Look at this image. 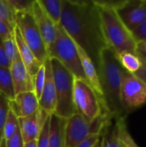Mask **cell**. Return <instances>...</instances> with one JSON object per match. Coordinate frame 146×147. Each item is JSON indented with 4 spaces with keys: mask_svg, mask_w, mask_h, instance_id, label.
I'll return each mask as SVG.
<instances>
[{
    "mask_svg": "<svg viewBox=\"0 0 146 147\" xmlns=\"http://www.w3.org/2000/svg\"><path fill=\"white\" fill-rule=\"evenodd\" d=\"M49 127H50V117L44 124L40 135L37 139V147H48L49 139Z\"/></svg>",
    "mask_w": 146,
    "mask_h": 147,
    "instance_id": "cell-30",
    "label": "cell"
},
{
    "mask_svg": "<svg viewBox=\"0 0 146 147\" xmlns=\"http://www.w3.org/2000/svg\"><path fill=\"white\" fill-rule=\"evenodd\" d=\"M116 10L126 28L132 30L146 20V0L124 1Z\"/></svg>",
    "mask_w": 146,
    "mask_h": 147,
    "instance_id": "cell-11",
    "label": "cell"
},
{
    "mask_svg": "<svg viewBox=\"0 0 146 147\" xmlns=\"http://www.w3.org/2000/svg\"><path fill=\"white\" fill-rule=\"evenodd\" d=\"M136 55L146 59V40L138 41L136 44Z\"/></svg>",
    "mask_w": 146,
    "mask_h": 147,
    "instance_id": "cell-37",
    "label": "cell"
},
{
    "mask_svg": "<svg viewBox=\"0 0 146 147\" xmlns=\"http://www.w3.org/2000/svg\"><path fill=\"white\" fill-rule=\"evenodd\" d=\"M3 47H4L5 55H6V57L9 62V65H10V63L12 62V60L14 59V58L17 53V47H16V45H15V42L14 40V34L12 37H10L9 39L3 40Z\"/></svg>",
    "mask_w": 146,
    "mask_h": 147,
    "instance_id": "cell-28",
    "label": "cell"
},
{
    "mask_svg": "<svg viewBox=\"0 0 146 147\" xmlns=\"http://www.w3.org/2000/svg\"><path fill=\"white\" fill-rule=\"evenodd\" d=\"M3 140V132L0 131V146H1V143H2V140Z\"/></svg>",
    "mask_w": 146,
    "mask_h": 147,
    "instance_id": "cell-39",
    "label": "cell"
},
{
    "mask_svg": "<svg viewBox=\"0 0 146 147\" xmlns=\"http://www.w3.org/2000/svg\"><path fill=\"white\" fill-rule=\"evenodd\" d=\"M113 118L107 113H102L94 121H88L79 113L65 121V147H77L92 134L102 135L104 130L112 125Z\"/></svg>",
    "mask_w": 146,
    "mask_h": 147,
    "instance_id": "cell-4",
    "label": "cell"
},
{
    "mask_svg": "<svg viewBox=\"0 0 146 147\" xmlns=\"http://www.w3.org/2000/svg\"><path fill=\"white\" fill-rule=\"evenodd\" d=\"M32 15L40 32L47 51V49L51 47L56 38L57 25L46 15V13L41 7L39 0H34L33 2Z\"/></svg>",
    "mask_w": 146,
    "mask_h": 147,
    "instance_id": "cell-12",
    "label": "cell"
},
{
    "mask_svg": "<svg viewBox=\"0 0 146 147\" xmlns=\"http://www.w3.org/2000/svg\"><path fill=\"white\" fill-rule=\"evenodd\" d=\"M16 12H32L34 0H9Z\"/></svg>",
    "mask_w": 146,
    "mask_h": 147,
    "instance_id": "cell-29",
    "label": "cell"
},
{
    "mask_svg": "<svg viewBox=\"0 0 146 147\" xmlns=\"http://www.w3.org/2000/svg\"><path fill=\"white\" fill-rule=\"evenodd\" d=\"M43 65L46 71L45 84L42 94L39 99V106L51 115L54 114L56 109V89L49 57L45 60Z\"/></svg>",
    "mask_w": 146,
    "mask_h": 147,
    "instance_id": "cell-14",
    "label": "cell"
},
{
    "mask_svg": "<svg viewBox=\"0 0 146 147\" xmlns=\"http://www.w3.org/2000/svg\"><path fill=\"white\" fill-rule=\"evenodd\" d=\"M115 125L118 130V136L120 147H139L130 134L125 118H120L115 121Z\"/></svg>",
    "mask_w": 146,
    "mask_h": 147,
    "instance_id": "cell-23",
    "label": "cell"
},
{
    "mask_svg": "<svg viewBox=\"0 0 146 147\" xmlns=\"http://www.w3.org/2000/svg\"><path fill=\"white\" fill-rule=\"evenodd\" d=\"M0 147H6V142H5V140L3 139L2 140V143H1V146Z\"/></svg>",
    "mask_w": 146,
    "mask_h": 147,
    "instance_id": "cell-41",
    "label": "cell"
},
{
    "mask_svg": "<svg viewBox=\"0 0 146 147\" xmlns=\"http://www.w3.org/2000/svg\"><path fill=\"white\" fill-rule=\"evenodd\" d=\"M131 32L137 42L141 40H146V20L137 27H135L133 29H132Z\"/></svg>",
    "mask_w": 146,
    "mask_h": 147,
    "instance_id": "cell-31",
    "label": "cell"
},
{
    "mask_svg": "<svg viewBox=\"0 0 146 147\" xmlns=\"http://www.w3.org/2000/svg\"><path fill=\"white\" fill-rule=\"evenodd\" d=\"M9 100L2 93H0V131L3 132L4 123L9 111Z\"/></svg>",
    "mask_w": 146,
    "mask_h": 147,
    "instance_id": "cell-27",
    "label": "cell"
},
{
    "mask_svg": "<svg viewBox=\"0 0 146 147\" xmlns=\"http://www.w3.org/2000/svg\"><path fill=\"white\" fill-rule=\"evenodd\" d=\"M9 71L11 73L15 95L21 92L34 91L33 78L29 75L28 71H27L18 53V51L14 59L10 63Z\"/></svg>",
    "mask_w": 146,
    "mask_h": 147,
    "instance_id": "cell-13",
    "label": "cell"
},
{
    "mask_svg": "<svg viewBox=\"0 0 146 147\" xmlns=\"http://www.w3.org/2000/svg\"><path fill=\"white\" fill-rule=\"evenodd\" d=\"M101 137L102 135L100 134H92L83 140L77 147H93L97 141L101 140Z\"/></svg>",
    "mask_w": 146,
    "mask_h": 147,
    "instance_id": "cell-33",
    "label": "cell"
},
{
    "mask_svg": "<svg viewBox=\"0 0 146 147\" xmlns=\"http://www.w3.org/2000/svg\"><path fill=\"white\" fill-rule=\"evenodd\" d=\"M120 100L126 115L138 109L146 103V84L134 74L126 71L123 72Z\"/></svg>",
    "mask_w": 146,
    "mask_h": 147,
    "instance_id": "cell-9",
    "label": "cell"
},
{
    "mask_svg": "<svg viewBox=\"0 0 146 147\" xmlns=\"http://www.w3.org/2000/svg\"><path fill=\"white\" fill-rule=\"evenodd\" d=\"M9 109L17 118L27 117L35 113L40 106L39 100L34 91L16 94L13 100H9Z\"/></svg>",
    "mask_w": 146,
    "mask_h": 147,
    "instance_id": "cell-15",
    "label": "cell"
},
{
    "mask_svg": "<svg viewBox=\"0 0 146 147\" xmlns=\"http://www.w3.org/2000/svg\"><path fill=\"white\" fill-rule=\"evenodd\" d=\"M77 52H78V54H79L82 68H83L86 81L89 84V85L96 92L99 98L102 100V102L104 103V105L106 107L104 98H103V93H102V86H101V84H100V79H99L98 72H97V69H96V65H94L93 61L87 55V53L82 48H80L79 47L77 46ZM106 109H107V107H106Z\"/></svg>",
    "mask_w": 146,
    "mask_h": 147,
    "instance_id": "cell-17",
    "label": "cell"
},
{
    "mask_svg": "<svg viewBox=\"0 0 146 147\" xmlns=\"http://www.w3.org/2000/svg\"><path fill=\"white\" fill-rule=\"evenodd\" d=\"M62 1L59 24L76 45L87 53L97 69L100 53L108 45L103 36L96 4L94 1Z\"/></svg>",
    "mask_w": 146,
    "mask_h": 147,
    "instance_id": "cell-1",
    "label": "cell"
},
{
    "mask_svg": "<svg viewBox=\"0 0 146 147\" xmlns=\"http://www.w3.org/2000/svg\"><path fill=\"white\" fill-rule=\"evenodd\" d=\"M53 80L56 89V109L54 115L69 119L77 114L74 104V76L57 59H51Z\"/></svg>",
    "mask_w": 146,
    "mask_h": 147,
    "instance_id": "cell-5",
    "label": "cell"
},
{
    "mask_svg": "<svg viewBox=\"0 0 146 147\" xmlns=\"http://www.w3.org/2000/svg\"><path fill=\"white\" fill-rule=\"evenodd\" d=\"M73 98L77 113L83 115L89 121H94L102 113L109 115L104 103L86 80L74 79Z\"/></svg>",
    "mask_w": 146,
    "mask_h": 147,
    "instance_id": "cell-7",
    "label": "cell"
},
{
    "mask_svg": "<svg viewBox=\"0 0 146 147\" xmlns=\"http://www.w3.org/2000/svg\"><path fill=\"white\" fill-rule=\"evenodd\" d=\"M101 147H120L118 130L115 123L113 127L112 125L108 127L102 133Z\"/></svg>",
    "mask_w": 146,
    "mask_h": 147,
    "instance_id": "cell-24",
    "label": "cell"
},
{
    "mask_svg": "<svg viewBox=\"0 0 146 147\" xmlns=\"http://www.w3.org/2000/svg\"><path fill=\"white\" fill-rule=\"evenodd\" d=\"M24 147H37V141H31L28 143H25L24 144Z\"/></svg>",
    "mask_w": 146,
    "mask_h": 147,
    "instance_id": "cell-38",
    "label": "cell"
},
{
    "mask_svg": "<svg viewBox=\"0 0 146 147\" xmlns=\"http://www.w3.org/2000/svg\"><path fill=\"white\" fill-rule=\"evenodd\" d=\"M15 27L19 29L26 44L40 63L48 58L47 51L32 12H16Z\"/></svg>",
    "mask_w": 146,
    "mask_h": 147,
    "instance_id": "cell-8",
    "label": "cell"
},
{
    "mask_svg": "<svg viewBox=\"0 0 146 147\" xmlns=\"http://www.w3.org/2000/svg\"><path fill=\"white\" fill-rule=\"evenodd\" d=\"M47 54L49 58L59 61L75 78L86 80L77 45L60 24L57 25L56 38L47 49Z\"/></svg>",
    "mask_w": 146,
    "mask_h": 147,
    "instance_id": "cell-6",
    "label": "cell"
},
{
    "mask_svg": "<svg viewBox=\"0 0 146 147\" xmlns=\"http://www.w3.org/2000/svg\"><path fill=\"white\" fill-rule=\"evenodd\" d=\"M0 93L3 94L9 100L15 96L14 84L9 67H0Z\"/></svg>",
    "mask_w": 146,
    "mask_h": 147,
    "instance_id": "cell-20",
    "label": "cell"
},
{
    "mask_svg": "<svg viewBox=\"0 0 146 147\" xmlns=\"http://www.w3.org/2000/svg\"><path fill=\"white\" fill-rule=\"evenodd\" d=\"M45 76H46V71H45V66L43 65L40 67V69L39 70V71L36 73L34 78H33L34 92L36 97L38 98V100L40 99V97L42 94V91H43V88H44V84H45Z\"/></svg>",
    "mask_w": 146,
    "mask_h": 147,
    "instance_id": "cell-26",
    "label": "cell"
},
{
    "mask_svg": "<svg viewBox=\"0 0 146 147\" xmlns=\"http://www.w3.org/2000/svg\"><path fill=\"white\" fill-rule=\"evenodd\" d=\"M19 128V122H18V118L16 115L9 109L6 121L4 123L3 128V139L5 140H9L11 138L18 130Z\"/></svg>",
    "mask_w": 146,
    "mask_h": 147,
    "instance_id": "cell-25",
    "label": "cell"
},
{
    "mask_svg": "<svg viewBox=\"0 0 146 147\" xmlns=\"http://www.w3.org/2000/svg\"><path fill=\"white\" fill-rule=\"evenodd\" d=\"M124 69L115 53L108 47L100 53L97 72L107 109L115 121L125 118L126 114L121 104L120 87Z\"/></svg>",
    "mask_w": 146,
    "mask_h": 147,
    "instance_id": "cell-2",
    "label": "cell"
},
{
    "mask_svg": "<svg viewBox=\"0 0 146 147\" xmlns=\"http://www.w3.org/2000/svg\"><path fill=\"white\" fill-rule=\"evenodd\" d=\"M14 40L17 47L18 53L27 69L29 75L34 78L36 73L39 71L40 67L43 65L42 63H40L37 58L34 56L32 50L29 48V47L26 44L23 38L22 37V34L19 31V29L15 27L14 29Z\"/></svg>",
    "mask_w": 146,
    "mask_h": 147,
    "instance_id": "cell-16",
    "label": "cell"
},
{
    "mask_svg": "<svg viewBox=\"0 0 146 147\" xmlns=\"http://www.w3.org/2000/svg\"><path fill=\"white\" fill-rule=\"evenodd\" d=\"M122 68L132 74H135L141 67V61L139 58L133 53H123L116 55Z\"/></svg>",
    "mask_w": 146,
    "mask_h": 147,
    "instance_id": "cell-21",
    "label": "cell"
},
{
    "mask_svg": "<svg viewBox=\"0 0 146 147\" xmlns=\"http://www.w3.org/2000/svg\"><path fill=\"white\" fill-rule=\"evenodd\" d=\"M5 142L6 147H24V142L22 138L20 128H18L16 133L11 138L5 140Z\"/></svg>",
    "mask_w": 146,
    "mask_h": 147,
    "instance_id": "cell-32",
    "label": "cell"
},
{
    "mask_svg": "<svg viewBox=\"0 0 146 147\" xmlns=\"http://www.w3.org/2000/svg\"><path fill=\"white\" fill-rule=\"evenodd\" d=\"M41 7L50 17V19L56 24L60 23L62 9H63V1L62 0H39Z\"/></svg>",
    "mask_w": 146,
    "mask_h": 147,
    "instance_id": "cell-19",
    "label": "cell"
},
{
    "mask_svg": "<svg viewBox=\"0 0 146 147\" xmlns=\"http://www.w3.org/2000/svg\"><path fill=\"white\" fill-rule=\"evenodd\" d=\"M9 62L5 55L4 47H3V40L0 37V67H9Z\"/></svg>",
    "mask_w": 146,
    "mask_h": 147,
    "instance_id": "cell-35",
    "label": "cell"
},
{
    "mask_svg": "<svg viewBox=\"0 0 146 147\" xmlns=\"http://www.w3.org/2000/svg\"><path fill=\"white\" fill-rule=\"evenodd\" d=\"M65 121L54 114L50 115L48 147H65Z\"/></svg>",
    "mask_w": 146,
    "mask_h": 147,
    "instance_id": "cell-18",
    "label": "cell"
},
{
    "mask_svg": "<svg viewBox=\"0 0 146 147\" xmlns=\"http://www.w3.org/2000/svg\"><path fill=\"white\" fill-rule=\"evenodd\" d=\"M49 117L50 115L48 113L39 108V109L33 115L27 117L18 118L19 128L24 144L37 140L44 124Z\"/></svg>",
    "mask_w": 146,
    "mask_h": 147,
    "instance_id": "cell-10",
    "label": "cell"
},
{
    "mask_svg": "<svg viewBox=\"0 0 146 147\" xmlns=\"http://www.w3.org/2000/svg\"><path fill=\"white\" fill-rule=\"evenodd\" d=\"M93 147H101V140H100L99 141H97V142L94 145V146Z\"/></svg>",
    "mask_w": 146,
    "mask_h": 147,
    "instance_id": "cell-40",
    "label": "cell"
},
{
    "mask_svg": "<svg viewBox=\"0 0 146 147\" xmlns=\"http://www.w3.org/2000/svg\"><path fill=\"white\" fill-rule=\"evenodd\" d=\"M16 11L9 0H0V20L14 31L15 28Z\"/></svg>",
    "mask_w": 146,
    "mask_h": 147,
    "instance_id": "cell-22",
    "label": "cell"
},
{
    "mask_svg": "<svg viewBox=\"0 0 146 147\" xmlns=\"http://www.w3.org/2000/svg\"><path fill=\"white\" fill-rule=\"evenodd\" d=\"M99 11L102 29L108 47L119 55L123 53L136 54L137 41L120 18L115 8L107 1H94Z\"/></svg>",
    "mask_w": 146,
    "mask_h": 147,
    "instance_id": "cell-3",
    "label": "cell"
},
{
    "mask_svg": "<svg viewBox=\"0 0 146 147\" xmlns=\"http://www.w3.org/2000/svg\"><path fill=\"white\" fill-rule=\"evenodd\" d=\"M139 58L141 61V67L134 75L137 76L139 78H140L143 82H145L146 84V59L141 58V57H139Z\"/></svg>",
    "mask_w": 146,
    "mask_h": 147,
    "instance_id": "cell-36",
    "label": "cell"
},
{
    "mask_svg": "<svg viewBox=\"0 0 146 147\" xmlns=\"http://www.w3.org/2000/svg\"><path fill=\"white\" fill-rule=\"evenodd\" d=\"M14 31H12L3 21L0 20V37L3 40L9 39L13 36Z\"/></svg>",
    "mask_w": 146,
    "mask_h": 147,
    "instance_id": "cell-34",
    "label": "cell"
}]
</instances>
